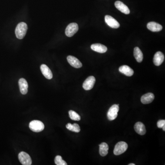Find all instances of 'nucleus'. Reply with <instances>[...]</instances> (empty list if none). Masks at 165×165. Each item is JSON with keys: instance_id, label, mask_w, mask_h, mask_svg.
I'll list each match as a JSON object with an SVG mask.
<instances>
[{"instance_id": "obj_1", "label": "nucleus", "mask_w": 165, "mask_h": 165, "mask_svg": "<svg viewBox=\"0 0 165 165\" xmlns=\"http://www.w3.org/2000/svg\"><path fill=\"white\" fill-rule=\"evenodd\" d=\"M28 26L26 23L21 22L16 26L15 29V34L16 38L18 39H23L27 33Z\"/></svg>"}, {"instance_id": "obj_2", "label": "nucleus", "mask_w": 165, "mask_h": 165, "mask_svg": "<svg viewBox=\"0 0 165 165\" xmlns=\"http://www.w3.org/2000/svg\"><path fill=\"white\" fill-rule=\"evenodd\" d=\"M29 127L30 130L36 133L43 131L45 128L44 123L38 120H33L29 123Z\"/></svg>"}, {"instance_id": "obj_3", "label": "nucleus", "mask_w": 165, "mask_h": 165, "mask_svg": "<svg viewBox=\"0 0 165 165\" xmlns=\"http://www.w3.org/2000/svg\"><path fill=\"white\" fill-rule=\"evenodd\" d=\"M128 145L126 142L121 141L118 142L115 146L113 153L115 155L118 156L124 153L127 149Z\"/></svg>"}, {"instance_id": "obj_4", "label": "nucleus", "mask_w": 165, "mask_h": 165, "mask_svg": "<svg viewBox=\"0 0 165 165\" xmlns=\"http://www.w3.org/2000/svg\"><path fill=\"white\" fill-rule=\"evenodd\" d=\"M79 30V26L75 23H72L68 25L65 30V34L67 36L71 37L74 35Z\"/></svg>"}, {"instance_id": "obj_5", "label": "nucleus", "mask_w": 165, "mask_h": 165, "mask_svg": "<svg viewBox=\"0 0 165 165\" xmlns=\"http://www.w3.org/2000/svg\"><path fill=\"white\" fill-rule=\"evenodd\" d=\"M119 107L118 105H112L108 110L107 112V117L110 121L115 119L118 115Z\"/></svg>"}, {"instance_id": "obj_6", "label": "nucleus", "mask_w": 165, "mask_h": 165, "mask_svg": "<svg viewBox=\"0 0 165 165\" xmlns=\"http://www.w3.org/2000/svg\"><path fill=\"white\" fill-rule=\"evenodd\" d=\"M18 159L23 165H31L32 164V160L28 153L22 151L18 154Z\"/></svg>"}, {"instance_id": "obj_7", "label": "nucleus", "mask_w": 165, "mask_h": 165, "mask_svg": "<svg viewBox=\"0 0 165 165\" xmlns=\"http://www.w3.org/2000/svg\"><path fill=\"white\" fill-rule=\"evenodd\" d=\"M95 82V78L94 76H90L84 81L82 84V87L86 90H91L93 88Z\"/></svg>"}, {"instance_id": "obj_8", "label": "nucleus", "mask_w": 165, "mask_h": 165, "mask_svg": "<svg viewBox=\"0 0 165 165\" xmlns=\"http://www.w3.org/2000/svg\"><path fill=\"white\" fill-rule=\"evenodd\" d=\"M105 20L107 24L112 28H117L120 27L119 23L111 16H105Z\"/></svg>"}, {"instance_id": "obj_9", "label": "nucleus", "mask_w": 165, "mask_h": 165, "mask_svg": "<svg viewBox=\"0 0 165 165\" xmlns=\"http://www.w3.org/2000/svg\"><path fill=\"white\" fill-rule=\"evenodd\" d=\"M67 60L70 65L76 68H79L82 67V64L78 59L72 56L67 57Z\"/></svg>"}, {"instance_id": "obj_10", "label": "nucleus", "mask_w": 165, "mask_h": 165, "mask_svg": "<svg viewBox=\"0 0 165 165\" xmlns=\"http://www.w3.org/2000/svg\"><path fill=\"white\" fill-rule=\"evenodd\" d=\"M164 55L162 52L158 51L156 52L153 58V62L156 66H159L162 64L164 60Z\"/></svg>"}, {"instance_id": "obj_11", "label": "nucleus", "mask_w": 165, "mask_h": 165, "mask_svg": "<svg viewBox=\"0 0 165 165\" xmlns=\"http://www.w3.org/2000/svg\"><path fill=\"white\" fill-rule=\"evenodd\" d=\"M40 70L42 74L45 78L48 79H51L53 78V74L50 69L45 64H42L40 66Z\"/></svg>"}, {"instance_id": "obj_12", "label": "nucleus", "mask_w": 165, "mask_h": 165, "mask_svg": "<svg viewBox=\"0 0 165 165\" xmlns=\"http://www.w3.org/2000/svg\"><path fill=\"white\" fill-rule=\"evenodd\" d=\"M115 6L119 10L120 12L125 14H128L130 13V10H129L128 7L125 5L123 3L120 1H116L115 3Z\"/></svg>"}, {"instance_id": "obj_13", "label": "nucleus", "mask_w": 165, "mask_h": 165, "mask_svg": "<svg viewBox=\"0 0 165 165\" xmlns=\"http://www.w3.org/2000/svg\"><path fill=\"white\" fill-rule=\"evenodd\" d=\"M20 92L23 94H26L28 92V84L27 82L24 78H21L18 81Z\"/></svg>"}, {"instance_id": "obj_14", "label": "nucleus", "mask_w": 165, "mask_h": 165, "mask_svg": "<svg viewBox=\"0 0 165 165\" xmlns=\"http://www.w3.org/2000/svg\"><path fill=\"white\" fill-rule=\"evenodd\" d=\"M147 27L148 30L152 32H159L161 31L162 29V26L161 25L155 22H150L148 23Z\"/></svg>"}, {"instance_id": "obj_15", "label": "nucleus", "mask_w": 165, "mask_h": 165, "mask_svg": "<svg viewBox=\"0 0 165 165\" xmlns=\"http://www.w3.org/2000/svg\"><path fill=\"white\" fill-rule=\"evenodd\" d=\"M91 48L92 50L98 52V53H105L107 50V48L104 45L99 43L92 44L91 46Z\"/></svg>"}, {"instance_id": "obj_16", "label": "nucleus", "mask_w": 165, "mask_h": 165, "mask_svg": "<svg viewBox=\"0 0 165 165\" xmlns=\"http://www.w3.org/2000/svg\"><path fill=\"white\" fill-rule=\"evenodd\" d=\"M155 98L153 94L151 93H148L144 94L141 98V101L144 104H149L153 101Z\"/></svg>"}, {"instance_id": "obj_17", "label": "nucleus", "mask_w": 165, "mask_h": 165, "mask_svg": "<svg viewBox=\"0 0 165 165\" xmlns=\"http://www.w3.org/2000/svg\"><path fill=\"white\" fill-rule=\"evenodd\" d=\"M134 128L135 131L138 134L143 135L145 134V125L141 122H137L136 123Z\"/></svg>"}, {"instance_id": "obj_18", "label": "nucleus", "mask_w": 165, "mask_h": 165, "mask_svg": "<svg viewBox=\"0 0 165 165\" xmlns=\"http://www.w3.org/2000/svg\"><path fill=\"white\" fill-rule=\"evenodd\" d=\"M119 71L121 73L125 75L126 76L130 77L134 74V71L129 66L127 65H123L119 68Z\"/></svg>"}, {"instance_id": "obj_19", "label": "nucleus", "mask_w": 165, "mask_h": 165, "mask_svg": "<svg viewBox=\"0 0 165 165\" xmlns=\"http://www.w3.org/2000/svg\"><path fill=\"white\" fill-rule=\"evenodd\" d=\"M134 55L137 62H141L143 59V54L140 49L136 47L134 49Z\"/></svg>"}, {"instance_id": "obj_20", "label": "nucleus", "mask_w": 165, "mask_h": 165, "mask_svg": "<svg viewBox=\"0 0 165 165\" xmlns=\"http://www.w3.org/2000/svg\"><path fill=\"white\" fill-rule=\"evenodd\" d=\"M99 147H100L99 153L100 155L102 156H106L108 154V149H109L108 145L106 143L103 142L99 145Z\"/></svg>"}, {"instance_id": "obj_21", "label": "nucleus", "mask_w": 165, "mask_h": 165, "mask_svg": "<svg viewBox=\"0 0 165 165\" xmlns=\"http://www.w3.org/2000/svg\"><path fill=\"white\" fill-rule=\"evenodd\" d=\"M66 127L70 131H72L75 133H79L80 131L79 126L77 123L72 124L70 123H68L66 125Z\"/></svg>"}, {"instance_id": "obj_22", "label": "nucleus", "mask_w": 165, "mask_h": 165, "mask_svg": "<svg viewBox=\"0 0 165 165\" xmlns=\"http://www.w3.org/2000/svg\"><path fill=\"white\" fill-rule=\"evenodd\" d=\"M68 113L69 116L72 120H74V121H80V116L74 111L70 110V111H69Z\"/></svg>"}, {"instance_id": "obj_23", "label": "nucleus", "mask_w": 165, "mask_h": 165, "mask_svg": "<svg viewBox=\"0 0 165 165\" xmlns=\"http://www.w3.org/2000/svg\"><path fill=\"white\" fill-rule=\"evenodd\" d=\"M55 163L57 165H67L66 161L62 160L61 156H56L55 158Z\"/></svg>"}, {"instance_id": "obj_24", "label": "nucleus", "mask_w": 165, "mask_h": 165, "mask_svg": "<svg viewBox=\"0 0 165 165\" xmlns=\"http://www.w3.org/2000/svg\"><path fill=\"white\" fill-rule=\"evenodd\" d=\"M157 125L159 128H162L165 125V120H160L158 121Z\"/></svg>"}, {"instance_id": "obj_25", "label": "nucleus", "mask_w": 165, "mask_h": 165, "mask_svg": "<svg viewBox=\"0 0 165 165\" xmlns=\"http://www.w3.org/2000/svg\"><path fill=\"white\" fill-rule=\"evenodd\" d=\"M162 129H163V130L164 131H165V125L163 127H162Z\"/></svg>"}, {"instance_id": "obj_26", "label": "nucleus", "mask_w": 165, "mask_h": 165, "mask_svg": "<svg viewBox=\"0 0 165 165\" xmlns=\"http://www.w3.org/2000/svg\"><path fill=\"white\" fill-rule=\"evenodd\" d=\"M128 165H135V164H134V163H130V164H128Z\"/></svg>"}]
</instances>
